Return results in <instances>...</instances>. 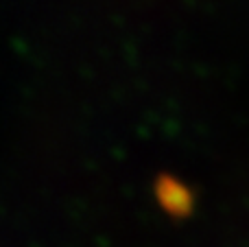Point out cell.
<instances>
[{
    "instance_id": "6da1fadb",
    "label": "cell",
    "mask_w": 249,
    "mask_h": 247,
    "mask_svg": "<svg viewBox=\"0 0 249 247\" xmlns=\"http://www.w3.org/2000/svg\"><path fill=\"white\" fill-rule=\"evenodd\" d=\"M158 201L168 210L171 214H181L190 208V193L184 184L173 182V179H162L158 184Z\"/></svg>"
}]
</instances>
